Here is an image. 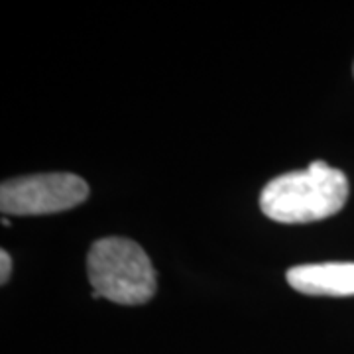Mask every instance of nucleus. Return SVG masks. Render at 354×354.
Wrapping results in <instances>:
<instances>
[{
  "label": "nucleus",
  "instance_id": "nucleus-3",
  "mask_svg": "<svg viewBox=\"0 0 354 354\" xmlns=\"http://www.w3.org/2000/svg\"><path fill=\"white\" fill-rule=\"evenodd\" d=\"M88 185L75 174H38L0 185L2 213L16 216L51 215L87 201Z\"/></svg>",
  "mask_w": 354,
  "mask_h": 354
},
{
  "label": "nucleus",
  "instance_id": "nucleus-4",
  "mask_svg": "<svg viewBox=\"0 0 354 354\" xmlns=\"http://www.w3.org/2000/svg\"><path fill=\"white\" fill-rule=\"evenodd\" d=\"M288 283L304 295H354V262L295 266L286 274Z\"/></svg>",
  "mask_w": 354,
  "mask_h": 354
},
{
  "label": "nucleus",
  "instance_id": "nucleus-5",
  "mask_svg": "<svg viewBox=\"0 0 354 354\" xmlns=\"http://www.w3.org/2000/svg\"><path fill=\"white\" fill-rule=\"evenodd\" d=\"M0 266H2V270H0V283L4 286L10 279V274H12V260H10V256H8L6 250L0 252Z\"/></svg>",
  "mask_w": 354,
  "mask_h": 354
},
{
  "label": "nucleus",
  "instance_id": "nucleus-2",
  "mask_svg": "<svg viewBox=\"0 0 354 354\" xmlns=\"http://www.w3.org/2000/svg\"><path fill=\"white\" fill-rule=\"evenodd\" d=\"M93 291L118 305H142L156 295V270L138 242L102 239L87 254Z\"/></svg>",
  "mask_w": 354,
  "mask_h": 354
},
{
  "label": "nucleus",
  "instance_id": "nucleus-1",
  "mask_svg": "<svg viewBox=\"0 0 354 354\" xmlns=\"http://www.w3.org/2000/svg\"><path fill=\"white\" fill-rule=\"evenodd\" d=\"M346 199V176L325 162H313L304 171L272 179L260 195V207L276 223L301 225L337 215Z\"/></svg>",
  "mask_w": 354,
  "mask_h": 354
}]
</instances>
